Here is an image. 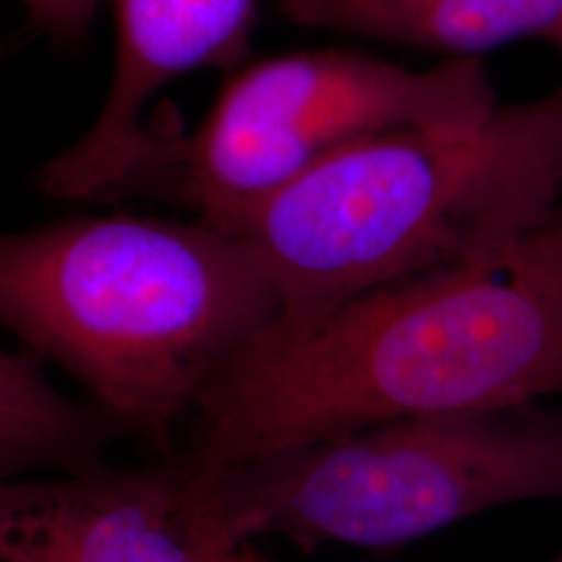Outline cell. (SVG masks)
I'll use <instances>...</instances> for the list:
<instances>
[{
	"label": "cell",
	"mask_w": 562,
	"mask_h": 562,
	"mask_svg": "<svg viewBox=\"0 0 562 562\" xmlns=\"http://www.w3.org/2000/svg\"><path fill=\"white\" fill-rule=\"evenodd\" d=\"M548 41L554 42L562 55V2L561 9H559V15H557V20H554V25H552V30H550V34H548Z\"/></svg>",
	"instance_id": "cell-12"
},
{
	"label": "cell",
	"mask_w": 562,
	"mask_h": 562,
	"mask_svg": "<svg viewBox=\"0 0 562 562\" xmlns=\"http://www.w3.org/2000/svg\"><path fill=\"white\" fill-rule=\"evenodd\" d=\"M229 562H273L269 561L267 557H262L259 554L257 550H252L250 548V543L248 546H241L238 550H234L232 552V557H229Z\"/></svg>",
	"instance_id": "cell-11"
},
{
	"label": "cell",
	"mask_w": 562,
	"mask_h": 562,
	"mask_svg": "<svg viewBox=\"0 0 562 562\" xmlns=\"http://www.w3.org/2000/svg\"><path fill=\"white\" fill-rule=\"evenodd\" d=\"M496 104L482 59L415 69L346 48L269 57L227 81L194 132L148 123L113 201L178 202L223 227L361 142Z\"/></svg>",
	"instance_id": "cell-5"
},
{
	"label": "cell",
	"mask_w": 562,
	"mask_h": 562,
	"mask_svg": "<svg viewBox=\"0 0 562 562\" xmlns=\"http://www.w3.org/2000/svg\"><path fill=\"white\" fill-rule=\"evenodd\" d=\"M259 0H117V55L101 113L48 159L38 188L57 201H99L146 127V106L183 76L246 55Z\"/></svg>",
	"instance_id": "cell-7"
},
{
	"label": "cell",
	"mask_w": 562,
	"mask_h": 562,
	"mask_svg": "<svg viewBox=\"0 0 562 562\" xmlns=\"http://www.w3.org/2000/svg\"><path fill=\"white\" fill-rule=\"evenodd\" d=\"M196 475L234 548H392L504 504L562 501V404L392 419Z\"/></svg>",
	"instance_id": "cell-4"
},
{
	"label": "cell",
	"mask_w": 562,
	"mask_h": 562,
	"mask_svg": "<svg viewBox=\"0 0 562 562\" xmlns=\"http://www.w3.org/2000/svg\"><path fill=\"white\" fill-rule=\"evenodd\" d=\"M280 313L257 252L217 225L134 215L0 232V327L59 364L121 438L176 434L246 341Z\"/></svg>",
	"instance_id": "cell-2"
},
{
	"label": "cell",
	"mask_w": 562,
	"mask_h": 562,
	"mask_svg": "<svg viewBox=\"0 0 562 562\" xmlns=\"http://www.w3.org/2000/svg\"><path fill=\"white\" fill-rule=\"evenodd\" d=\"M562 404V209L501 250L273 319L223 364L181 457L206 475L375 423Z\"/></svg>",
	"instance_id": "cell-1"
},
{
	"label": "cell",
	"mask_w": 562,
	"mask_h": 562,
	"mask_svg": "<svg viewBox=\"0 0 562 562\" xmlns=\"http://www.w3.org/2000/svg\"><path fill=\"white\" fill-rule=\"evenodd\" d=\"M562 0H273L302 27L480 59L522 38H548Z\"/></svg>",
	"instance_id": "cell-8"
},
{
	"label": "cell",
	"mask_w": 562,
	"mask_h": 562,
	"mask_svg": "<svg viewBox=\"0 0 562 562\" xmlns=\"http://www.w3.org/2000/svg\"><path fill=\"white\" fill-rule=\"evenodd\" d=\"M120 438L92 402L67 398L48 382L34 352L0 348V480L101 467Z\"/></svg>",
	"instance_id": "cell-9"
},
{
	"label": "cell",
	"mask_w": 562,
	"mask_h": 562,
	"mask_svg": "<svg viewBox=\"0 0 562 562\" xmlns=\"http://www.w3.org/2000/svg\"><path fill=\"white\" fill-rule=\"evenodd\" d=\"M229 557H232V554H229ZM229 557H225L222 562H229Z\"/></svg>",
	"instance_id": "cell-13"
},
{
	"label": "cell",
	"mask_w": 562,
	"mask_h": 562,
	"mask_svg": "<svg viewBox=\"0 0 562 562\" xmlns=\"http://www.w3.org/2000/svg\"><path fill=\"white\" fill-rule=\"evenodd\" d=\"M562 209V86L477 117L387 132L323 162L222 229L306 322L380 288L475 261Z\"/></svg>",
	"instance_id": "cell-3"
},
{
	"label": "cell",
	"mask_w": 562,
	"mask_h": 562,
	"mask_svg": "<svg viewBox=\"0 0 562 562\" xmlns=\"http://www.w3.org/2000/svg\"><path fill=\"white\" fill-rule=\"evenodd\" d=\"M234 550L178 452L0 480V562H222Z\"/></svg>",
	"instance_id": "cell-6"
},
{
	"label": "cell",
	"mask_w": 562,
	"mask_h": 562,
	"mask_svg": "<svg viewBox=\"0 0 562 562\" xmlns=\"http://www.w3.org/2000/svg\"><path fill=\"white\" fill-rule=\"evenodd\" d=\"M101 0H21L30 21L65 46L88 38Z\"/></svg>",
	"instance_id": "cell-10"
}]
</instances>
